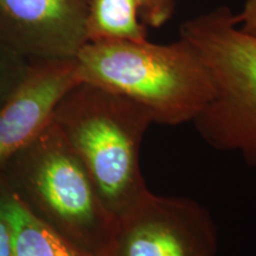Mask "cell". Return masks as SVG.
Segmentation results:
<instances>
[{
	"instance_id": "1",
	"label": "cell",
	"mask_w": 256,
	"mask_h": 256,
	"mask_svg": "<svg viewBox=\"0 0 256 256\" xmlns=\"http://www.w3.org/2000/svg\"><path fill=\"white\" fill-rule=\"evenodd\" d=\"M81 82L130 98L165 126L194 121L214 96L197 51L186 40L87 42L75 57Z\"/></svg>"
},
{
	"instance_id": "2",
	"label": "cell",
	"mask_w": 256,
	"mask_h": 256,
	"mask_svg": "<svg viewBox=\"0 0 256 256\" xmlns=\"http://www.w3.org/2000/svg\"><path fill=\"white\" fill-rule=\"evenodd\" d=\"M52 121L118 218L151 191L140 168V148L154 122L142 106L80 82L56 106Z\"/></svg>"
},
{
	"instance_id": "3",
	"label": "cell",
	"mask_w": 256,
	"mask_h": 256,
	"mask_svg": "<svg viewBox=\"0 0 256 256\" xmlns=\"http://www.w3.org/2000/svg\"><path fill=\"white\" fill-rule=\"evenodd\" d=\"M34 215L89 256H108L118 229L84 166L51 122L0 172Z\"/></svg>"
},
{
	"instance_id": "4",
	"label": "cell",
	"mask_w": 256,
	"mask_h": 256,
	"mask_svg": "<svg viewBox=\"0 0 256 256\" xmlns=\"http://www.w3.org/2000/svg\"><path fill=\"white\" fill-rule=\"evenodd\" d=\"M179 34L197 51L214 86L212 98L194 120L198 133L256 168V36L240 28L226 6L190 18Z\"/></svg>"
},
{
	"instance_id": "5",
	"label": "cell",
	"mask_w": 256,
	"mask_h": 256,
	"mask_svg": "<svg viewBox=\"0 0 256 256\" xmlns=\"http://www.w3.org/2000/svg\"><path fill=\"white\" fill-rule=\"evenodd\" d=\"M211 212L186 197L150 191L118 218L108 256H217Z\"/></svg>"
},
{
	"instance_id": "6",
	"label": "cell",
	"mask_w": 256,
	"mask_h": 256,
	"mask_svg": "<svg viewBox=\"0 0 256 256\" xmlns=\"http://www.w3.org/2000/svg\"><path fill=\"white\" fill-rule=\"evenodd\" d=\"M88 0H0V43L28 60H72L87 43Z\"/></svg>"
},
{
	"instance_id": "7",
	"label": "cell",
	"mask_w": 256,
	"mask_h": 256,
	"mask_svg": "<svg viewBox=\"0 0 256 256\" xmlns=\"http://www.w3.org/2000/svg\"><path fill=\"white\" fill-rule=\"evenodd\" d=\"M80 82L75 58L30 60L24 80L0 107V172L51 122L56 106Z\"/></svg>"
},
{
	"instance_id": "8",
	"label": "cell",
	"mask_w": 256,
	"mask_h": 256,
	"mask_svg": "<svg viewBox=\"0 0 256 256\" xmlns=\"http://www.w3.org/2000/svg\"><path fill=\"white\" fill-rule=\"evenodd\" d=\"M0 215L12 230V256H89L51 229L0 177Z\"/></svg>"
},
{
	"instance_id": "9",
	"label": "cell",
	"mask_w": 256,
	"mask_h": 256,
	"mask_svg": "<svg viewBox=\"0 0 256 256\" xmlns=\"http://www.w3.org/2000/svg\"><path fill=\"white\" fill-rule=\"evenodd\" d=\"M88 42L147 40V26L136 0H88Z\"/></svg>"
},
{
	"instance_id": "10",
	"label": "cell",
	"mask_w": 256,
	"mask_h": 256,
	"mask_svg": "<svg viewBox=\"0 0 256 256\" xmlns=\"http://www.w3.org/2000/svg\"><path fill=\"white\" fill-rule=\"evenodd\" d=\"M30 60L0 43V107L23 81Z\"/></svg>"
},
{
	"instance_id": "11",
	"label": "cell",
	"mask_w": 256,
	"mask_h": 256,
	"mask_svg": "<svg viewBox=\"0 0 256 256\" xmlns=\"http://www.w3.org/2000/svg\"><path fill=\"white\" fill-rule=\"evenodd\" d=\"M140 18L147 28H160L172 18L178 0H136Z\"/></svg>"
},
{
	"instance_id": "12",
	"label": "cell",
	"mask_w": 256,
	"mask_h": 256,
	"mask_svg": "<svg viewBox=\"0 0 256 256\" xmlns=\"http://www.w3.org/2000/svg\"><path fill=\"white\" fill-rule=\"evenodd\" d=\"M235 20L242 31L256 36V0H247L241 14H235Z\"/></svg>"
},
{
	"instance_id": "13",
	"label": "cell",
	"mask_w": 256,
	"mask_h": 256,
	"mask_svg": "<svg viewBox=\"0 0 256 256\" xmlns=\"http://www.w3.org/2000/svg\"><path fill=\"white\" fill-rule=\"evenodd\" d=\"M12 230L8 220L0 215V256H12Z\"/></svg>"
}]
</instances>
